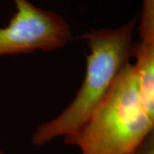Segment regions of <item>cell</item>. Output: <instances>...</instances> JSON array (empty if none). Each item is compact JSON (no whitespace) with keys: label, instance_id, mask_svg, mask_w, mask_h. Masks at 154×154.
<instances>
[{"label":"cell","instance_id":"cell-1","mask_svg":"<svg viewBox=\"0 0 154 154\" xmlns=\"http://www.w3.org/2000/svg\"><path fill=\"white\" fill-rule=\"evenodd\" d=\"M138 17L114 28L91 29L81 35L87 45L86 72L71 102L61 113L35 128L31 142L42 146L77 131L88 121L122 69L133 58Z\"/></svg>","mask_w":154,"mask_h":154},{"label":"cell","instance_id":"cell-2","mask_svg":"<svg viewBox=\"0 0 154 154\" xmlns=\"http://www.w3.org/2000/svg\"><path fill=\"white\" fill-rule=\"evenodd\" d=\"M153 132L154 117L144 105L130 62L88 121L63 140L80 154H128Z\"/></svg>","mask_w":154,"mask_h":154},{"label":"cell","instance_id":"cell-3","mask_svg":"<svg viewBox=\"0 0 154 154\" xmlns=\"http://www.w3.org/2000/svg\"><path fill=\"white\" fill-rule=\"evenodd\" d=\"M16 11L0 28V57L53 51L73 38L70 24L57 12L44 10L29 0H13Z\"/></svg>","mask_w":154,"mask_h":154},{"label":"cell","instance_id":"cell-4","mask_svg":"<svg viewBox=\"0 0 154 154\" xmlns=\"http://www.w3.org/2000/svg\"><path fill=\"white\" fill-rule=\"evenodd\" d=\"M136 29L139 38L134 44L132 63L144 105L154 116V0H142Z\"/></svg>","mask_w":154,"mask_h":154},{"label":"cell","instance_id":"cell-5","mask_svg":"<svg viewBox=\"0 0 154 154\" xmlns=\"http://www.w3.org/2000/svg\"><path fill=\"white\" fill-rule=\"evenodd\" d=\"M128 154H154V132L146 136L135 148Z\"/></svg>","mask_w":154,"mask_h":154},{"label":"cell","instance_id":"cell-6","mask_svg":"<svg viewBox=\"0 0 154 154\" xmlns=\"http://www.w3.org/2000/svg\"><path fill=\"white\" fill-rule=\"evenodd\" d=\"M0 154H6V153L5 152H3V151H1V150H0Z\"/></svg>","mask_w":154,"mask_h":154}]
</instances>
